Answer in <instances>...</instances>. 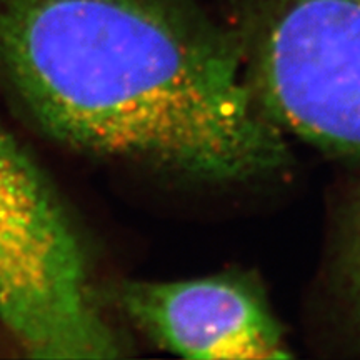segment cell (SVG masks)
Returning <instances> with one entry per match:
<instances>
[{
  "instance_id": "obj_1",
  "label": "cell",
  "mask_w": 360,
  "mask_h": 360,
  "mask_svg": "<svg viewBox=\"0 0 360 360\" xmlns=\"http://www.w3.org/2000/svg\"><path fill=\"white\" fill-rule=\"evenodd\" d=\"M0 77L90 154L207 180L283 162L236 49L187 0H0Z\"/></svg>"
},
{
  "instance_id": "obj_2",
  "label": "cell",
  "mask_w": 360,
  "mask_h": 360,
  "mask_svg": "<svg viewBox=\"0 0 360 360\" xmlns=\"http://www.w3.org/2000/svg\"><path fill=\"white\" fill-rule=\"evenodd\" d=\"M0 321L35 359L119 357L79 238L34 160L0 122Z\"/></svg>"
},
{
  "instance_id": "obj_3",
  "label": "cell",
  "mask_w": 360,
  "mask_h": 360,
  "mask_svg": "<svg viewBox=\"0 0 360 360\" xmlns=\"http://www.w3.org/2000/svg\"><path fill=\"white\" fill-rule=\"evenodd\" d=\"M250 84L281 130L360 154V0H262Z\"/></svg>"
},
{
  "instance_id": "obj_4",
  "label": "cell",
  "mask_w": 360,
  "mask_h": 360,
  "mask_svg": "<svg viewBox=\"0 0 360 360\" xmlns=\"http://www.w3.org/2000/svg\"><path fill=\"white\" fill-rule=\"evenodd\" d=\"M130 319L162 349L187 359H287L282 328L250 283L232 277L130 282Z\"/></svg>"
},
{
  "instance_id": "obj_5",
  "label": "cell",
  "mask_w": 360,
  "mask_h": 360,
  "mask_svg": "<svg viewBox=\"0 0 360 360\" xmlns=\"http://www.w3.org/2000/svg\"><path fill=\"white\" fill-rule=\"evenodd\" d=\"M349 272L350 283H352V292L357 305L360 307V209L355 219L352 245H350V259H349Z\"/></svg>"
}]
</instances>
